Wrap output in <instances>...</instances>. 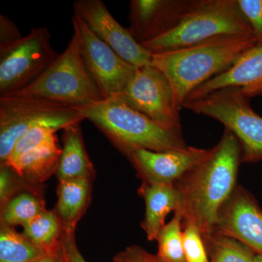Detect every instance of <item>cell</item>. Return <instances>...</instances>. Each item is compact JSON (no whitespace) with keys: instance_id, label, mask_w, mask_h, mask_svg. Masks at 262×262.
Here are the masks:
<instances>
[{"instance_id":"obj_5","label":"cell","mask_w":262,"mask_h":262,"mask_svg":"<svg viewBox=\"0 0 262 262\" xmlns=\"http://www.w3.org/2000/svg\"><path fill=\"white\" fill-rule=\"evenodd\" d=\"M228 35H253L237 0H194L173 29L141 46L156 53Z\"/></svg>"},{"instance_id":"obj_22","label":"cell","mask_w":262,"mask_h":262,"mask_svg":"<svg viewBox=\"0 0 262 262\" xmlns=\"http://www.w3.org/2000/svg\"><path fill=\"white\" fill-rule=\"evenodd\" d=\"M23 227L24 235L48 252L56 251L63 244L65 232L53 210L43 212Z\"/></svg>"},{"instance_id":"obj_6","label":"cell","mask_w":262,"mask_h":262,"mask_svg":"<svg viewBox=\"0 0 262 262\" xmlns=\"http://www.w3.org/2000/svg\"><path fill=\"white\" fill-rule=\"evenodd\" d=\"M250 100L237 88H226L186 101L183 108L223 124L239 141L241 161L256 163L262 160V117Z\"/></svg>"},{"instance_id":"obj_12","label":"cell","mask_w":262,"mask_h":262,"mask_svg":"<svg viewBox=\"0 0 262 262\" xmlns=\"http://www.w3.org/2000/svg\"><path fill=\"white\" fill-rule=\"evenodd\" d=\"M212 149L187 146L184 149L155 151L138 149L126 155L142 183L174 185L211 155Z\"/></svg>"},{"instance_id":"obj_2","label":"cell","mask_w":262,"mask_h":262,"mask_svg":"<svg viewBox=\"0 0 262 262\" xmlns=\"http://www.w3.org/2000/svg\"><path fill=\"white\" fill-rule=\"evenodd\" d=\"M256 45L253 35L220 36L189 47L153 53L151 64L166 76L180 111L194 90L228 70Z\"/></svg>"},{"instance_id":"obj_31","label":"cell","mask_w":262,"mask_h":262,"mask_svg":"<svg viewBox=\"0 0 262 262\" xmlns=\"http://www.w3.org/2000/svg\"><path fill=\"white\" fill-rule=\"evenodd\" d=\"M63 248L67 262H87L80 253L76 243L75 233H64L63 238Z\"/></svg>"},{"instance_id":"obj_13","label":"cell","mask_w":262,"mask_h":262,"mask_svg":"<svg viewBox=\"0 0 262 262\" xmlns=\"http://www.w3.org/2000/svg\"><path fill=\"white\" fill-rule=\"evenodd\" d=\"M214 232L237 239L262 256V211L244 188H236L222 208Z\"/></svg>"},{"instance_id":"obj_19","label":"cell","mask_w":262,"mask_h":262,"mask_svg":"<svg viewBox=\"0 0 262 262\" xmlns=\"http://www.w3.org/2000/svg\"><path fill=\"white\" fill-rule=\"evenodd\" d=\"M63 130V146L56 173L58 182L78 179L93 182L96 172L84 146L80 123L71 125Z\"/></svg>"},{"instance_id":"obj_20","label":"cell","mask_w":262,"mask_h":262,"mask_svg":"<svg viewBox=\"0 0 262 262\" xmlns=\"http://www.w3.org/2000/svg\"><path fill=\"white\" fill-rule=\"evenodd\" d=\"M47 211L40 187L19 193L0 209L1 225L24 227L34 217Z\"/></svg>"},{"instance_id":"obj_11","label":"cell","mask_w":262,"mask_h":262,"mask_svg":"<svg viewBox=\"0 0 262 262\" xmlns=\"http://www.w3.org/2000/svg\"><path fill=\"white\" fill-rule=\"evenodd\" d=\"M74 14L78 15L100 39L136 69L151 65L153 53L138 43L117 22L101 0L74 2Z\"/></svg>"},{"instance_id":"obj_1","label":"cell","mask_w":262,"mask_h":262,"mask_svg":"<svg viewBox=\"0 0 262 262\" xmlns=\"http://www.w3.org/2000/svg\"><path fill=\"white\" fill-rule=\"evenodd\" d=\"M241 149L235 136L225 129L211 155L174 184L183 225H192L206 238L214 232L222 208L236 189Z\"/></svg>"},{"instance_id":"obj_4","label":"cell","mask_w":262,"mask_h":262,"mask_svg":"<svg viewBox=\"0 0 262 262\" xmlns=\"http://www.w3.org/2000/svg\"><path fill=\"white\" fill-rule=\"evenodd\" d=\"M6 97L32 98L72 108L103 99L84 64L74 35L65 51L37 79Z\"/></svg>"},{"instance_id":"obj_15","label":"cell","mask_w":262,"mask_h":262,"mask_svg":"<svg viewBox=\"0 0 262 262\" xmlns=\"http://www.w3.org/2000/svg\"><path fill=\"white\" fill-rule=\"evenodd\" d=\"M226 88H237L249 98L262 96V46L245 52L230 68L201 84L186 101Z\"/></svg>"},{"instance_id":"obj_3","label":"cell","mask_w":262,"mask_h":262,"mask_svg":"<svg viewBox=\"0 0 262 262\" xmlns=\"http://www.w3.org/2000/svg\"><path fill=\"white\" fill-rule=\"evenodd\" d=\"M75 110L125 156L138 149L165 151L187 146L182 135L165 130L116 96Z\"/></svg>"},{"instance_id":"obj_16","label":"cell","mask_w":262,"mask_h":262,"mask_svg":"<svg viewBox=\"0 0 262 262\" xmlns=\"http://www.w3.org/2000/svg\"><path fill=\"white\" fill-rule=\"evenodd\" d=\"M62 147L56 134L40 145L29 150L13 163L8 164L29 184L40 186L56 175L59 165Z\"/></svg>"},{"instance_id":"obj_33","label":"cell","mask_w":262,"mask_h":262,"mask_svg":"<svg viewBox=\"0 0 262 262\" xmlns=\"http://www.w3.org/2000/svg\"><path fill=\"white\" fill-rule=\"evenodd\" d=\"M255 262H262V256L261 255H256V261Z\"/></svg>"},{"instance_id":"obj_23","label":"cell","mask_w":262,"mask_h":262,"mask_svg":"<svg viewBox=\"0 0 262 262\" xmlns=\"http://www.w3.org/2000/svg\"><path fill=\"white\" fill-rule=\"evenodd\" d=\"M210 262H255L256 254L237 239L213 232L203 239Z\"/></svg>"},{"instance_id":"obj_26","label":"cell","mask_w":262,"mask_h":262,"mask_svg":"<svg viewBox=\"0 0 262 262\" xmlns=\"http://www.w3.org/2000/svg\"><path fill=\"white\" fill-rule=\"evenodd\" d=\"M56 132L54 129L46 125H39L32 127L17 141L9 158L3 163H13L19 157L27 152L29 150L40 145L53 134H56Z\"/></svg>"},{"instance_id":"obj_18","label":"cell","mask_w":262,"mask_h":262,"mask_svg":"<svg viewBox=\"0 0 262 262\" xmlns=\"http://www.w3.org/2000/svg\"><path fill=\"white\" fill-rule=\"evenodd\" d=\"M92 181L78 179L60 181L53 211L66 233H75L77 224L85 213L91 201Z\"/></svg>"},{"instance_id":"obj_29","label":"cell","mask_w":262,"mask_h":262,"mask_svg":"<svg viewBox=\"0 0 262 262\" xmlns=\"http://www.w3.org/2000/svg\"><path fill=\"white\" fill-rule=\"evenodd\" d=\"M24 37L11 19L6 15H0V56L6 54Z\"/></svg>"},{"instance_id":"obj_17","label":"cell","mask_w":262,"mask_h":262,"mask_svg":"<svg viewBox=\"0 0 262 262\" xmlns=\"http://www.w3.org/2000/svg\"><path fill=\"white\" fill-rule=\"evenodd\" d=\"M139 195L145 202L146 211L141 226L148 241H157L165 225L167 215L179 207V195L174 185L142 183L139 188Z\"/></svg>"},{"instance_id":"obj_21","label":"cell","mask_w":262,"mask_h":262,"mask_svg":"<svg viewBox=\"0 0 262 262\" xmlns=\"http://www.w3.org/2000/svg\"><path fill=\"white\" fill-rule=\"evenodd\" d=\"M48 253L15 227L0 226V262H32Z\"/></svg>"},{"instance_id":"obj_14","label":"cell","mask_w":262,"mask_h":262,"mask_svg":"<svg viewBox=\"0 0 262 262\" xmlns=\"http://www.w3.org/2000/svg\"><path fill=\"white\" fill-rule=\"evenodd\" d=\"M194 0H131L129 31L139 44L149 42L173 29Z\"/></svg>"},{"instance_id":"obj_24","label":"cell","mask_w":262,"mask_h":262,"mask_svg":"<svg viewBox=\"0 0 262 262\" xmlns=\"http://www.w3.org/2000/svg\"><path fill=\"white\" fill-rule=\"evenodd\" d=\"M183 216L179 209L158 235L157 256L163 262H187L183 248Z\"/></svg>"},{"instance_id":"obj_7","label":"cell","mask_w":262,"mask_h":262,"mask_svg":"<svg viewBox=\"0 0 262 262\" xmlns=\"http://www.w3.org/2000/svg\"><path fill=\"white\" fill-rule=\"evenodd\" d=\"M84 120L75 108L32 98H0V163L32 127L43 125L58 131Z\"/></svg>"},{"instance_id":"obj_28","label":"cell","mask_w":262,"mask_h":262,"mask_svg":"<svg viewBox=\"0 0 262 262\" xmlns=\"http://www.w3.org/2000/svg\"><path fill=\"white\" fill-rule=\"evenodd\" d=\"M241 13L252 29L258 46H262V0H237Z\"/></svg>"},{"instance_id":"obj_27","label":"cell","mask_w":262,"mask_h":262,"mask_svg":"<svg viewBox=\"0 0 262 262\" xmlns=\"http://www.w3.org/2000/svg\"><path fill=\"white\" fill-rule=\"evenodd\" d=\"M183 248L187 262H210L203 236L195 226L184 225Z\"/></svg>"},{"instance_id":"obj_8","label":"cell","mask_w":262,"mask_h":262,"mask_svg":"<svg viewBox=\"0 0 262 262\" xmlns=\"http://www.w3.org/2000/svg\"><path fill=\"white\" fill-rule=\"evenodd\" d=\"M165 130L182 135L180 111L166 76L152 65L136 70L126 89L116 96Z\"/></svg>"},{"instance_id":"obj_25","label":"cell","mask_w":262,"mask_h":262,"mask_svg":"<svg viewBox=\"0 0 262 262\" xmlns=\"http://www.w3.org/2000/svg\"><path fill=\"white\" fill-rule=\"evenodd\" d=\"M37 187L24 181L8 164H0V209L19 193Z\"/></svg>"},{"instance_id":"obj_10","label":"cell","mask_w":262,"mask_h":262,"mask_svg":"<svg viewBox=\"0 0 262 262\" xmlns=\"http://www.w3.org/2000/svg\"><path fill=\"white\" fill-rule=\"evenodd\" d=\"M72 23L81 56L103 99L118 96L137 69L100 39L78 15H72Z\"/></svg>"},{"instance_id":"obj_32","label":"cell","mask_w":262,"mask_h":262,"mask_svg":"<svg viewBox=\"0 0 262 262\" xmlns=\"http://www.w3.org/2000/svg\"><path fill=\"white\" fill-rule=\"evenodd\" d=\"M32 262H67L63 244H62L61 248H58L56 251L48 253L46 256L37 258Z\"/></svg>"},{"instance_id":"obj_30","label":"cell","mask_w":262,"mask_h":262,"mask_svg":"<svg viewBox=\"0 0 262 262\" xmlns=\"http://www.w3.org/2000/svg\"><path fill=\"white\" fill-rule=\"evenodd\" d=\"M113 262H163L157 255L146 251L141 246H128L117 253L113 257Z\"/></svg>"},{"instance_id":"obj_9","label":"cell","mask_w":262,"mask_h":262,"mask_svg":"<svg viewBox=\"0 0 262 262\" xmlns=\"http://www.w3.org/2000/svg\"><path fill=\"white\" fill-rule=\"evenodd\" d=\"M46 27L33 28L4 56H0V98L20 91L37 79L58 56Z\"/></svg>"}]
</instances>
